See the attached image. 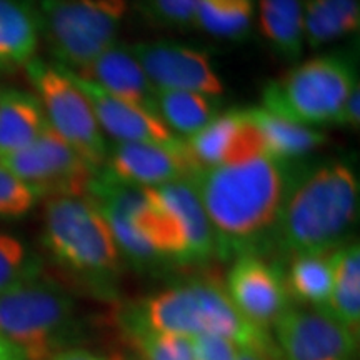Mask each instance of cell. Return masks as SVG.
<instances>
[{"label":"cell","mask_w":360,"mask_h":360,"mask_svg":"<svg viewBox=\"0 0 360 360\" xmlns=\"http://www.w3.org/2000/svg\"><path fill=\"white\" fill-rule=\"evenodd\" d=\"M130 51L155 89L191 90L214 97L224 92L209 56L192 45L155 40L130 45Z\"/></svg>","instance_id":"12"},{"label":"cell","mask_w":360,"mask_h":360,"mask_svg":"<svg viewBox=\"0 0 360 360\" xmlns=\"http://www.w3.org/2000/svg\"><path fill=\"white\" fill-rule=\"evenodd\" d=\"M24 69L49 127L98 172L105 164L109 142L82 90L75 85L65 67L56 62L35 57Z\"/></svg>","instance_id":"8"},{"label":"cell","mask_w":360,"mask_h":360,"mask_svg":"<svg viewBox=\"0 0 360 360\" xmlns=\"http://www.w3.org/2000/svg\"><path fill=\"white\" fill-rule=\"evenodd\" d=\"M272 335L283 360L357 359L359 337L321 310L292 305Z\"/></svg>","instance_id":"11"},{"label":"cell","mask_w":360,"mask_h":360,"mask_svg":"<svg viewBox=\"0 0 360 360\" xmlns=\"http://www.w3.org/2000/svg\"><path fill=\"white\" fill-rule=\"evenodd\" d=\"M247 115L262 137L265 154L285 164L305 159L327 142L322 130L292 122L264 107L247 109Z\"/></svg>","instance_id":"19"},{"label":"cell","mask_w":360,"mask_h":360,"mask_svg":"<svg viewBox=\"0 0 360 360\" xmlns=\"http://www.w3.org/2000/svg\"><path fill=\"white\" fill-rule=\"evenodd\" d=\"M132 186L155 188L192 179L199 167L188 155L184 139L174 146L148 142H109L103 167Z\"/></svg>","instance_id":"13"},{"label":"cell","mask_w":360,"mask_h":360,"mask_svg":"<svg viewBox=\"0 0 360 360\" xmlns=\"http://www.w3.org/2000/svg\"><path fill=\"white\" fill-rule=\"evenodd\" d=\"M44 200L42 244L53 264L92 285L114 282L122 272L124 259L96 204L87 195Z\"/></svg>","instance_id":"4"},{"label":"cell","mask_w":360,"mask_h":360,"mask_svg":"<svg viewBox=\"0 0 360 360\" xmlns=\"http://www.w3.org/2000/svg\"><path fill=\"white\" fill-rule=\"evenodd\" d=\"M122 314L159 332L186 337L214 334L236 342L240 349L282 357L274 335L247 322L233 307L222 283L214 278L174 283L129 305Z\"/></svg>","instance_id":"3"},{"label":"cell","mask_w":360,"mask_h":360,"mask_svg":"<svg viewBox=\"0 0 360 360\" xmlns=\"http://www.w3.org/2000/svg\"><path fill=\"white\" fill-rule=\"evenodd\" d=\"M127 349L141 360H192V337L167 334L120 314Z\"/></svg>","instance_id":"27"},{"label":"cell","mask_w":360,"mask_h":360,"mask_svg":"<svg viewBox=\"0 0 360 360\" xmlns=\"http://www.w3.org/2000/svg\"><path fill=\"white\" fill-rule=\"evenodd\" d=\"M334 125H340V127H350L354 130L359 129L360 125V85H357L347 101L344 102L342 109L337 115Z\"/></svg>","instance_id":"32"},{"label":"cell","mask_w":360,"mask_h":360,"mask_svg":"<svg viewBox=\"0 0 360 360\" xmlns=\"http://www.w3.org/2000/svg\"><path fill=\"white\" fill-rule=\"evenodd\" d=\"M219 97L191 90L157 89L155 114L172 134L191 137L220 114Z\"/></svg>","instance_id":"25"},{"label":"cell","mask_w":360,"mask_h":360,"mask_svg":"<svg viewBox=\"0 0 360 360\" xmlns=\"http://www.w3.org/2000/svg\"><path fill=\"white\" fill-rule=\"evenodd\" d=\"M134 6L143 19L160 29H195L199 0H134Z\"/></svg>","instance_id":"29"},{"label":"cell","mask_w":360,"mask_h":360,"mask_svg":"<svg viewBox=\"0 0 360 360\" xmlns=\"http://www.w3.org/2000/svg\"><path fill=\"white\" fill-rule=\"evenodd\" d=\"M35 8L53 62L80 74L117 42L127 0H35Z\"/></svg>","instance_id":"7"},{"label":"cell","mask_w":360,"mask_h":360,"mask_svg":"<svg viewBox=\"0 0 360 360\" xmlns=\"http://www.w3.org/2000/svg\"><path fill=\"white\" fill-rule=\"evenodd\" d=\"M75 85L82 90L92 107L98 127L115 142H148L174 146L182 139L172 134L159 117L117 98L92 80L67 69Z\"/></svg>","instance_id":"15"},{"label":"cell","mask_w":360,"mask_h":360,"mask_svg":"<svg viewBox=\"0 0 360 360\" xmlns=\"http://www.w3.org/2000/svg\"><path fill=\"white\" fill-rule=\"evenodd\" d=\"M240 347L225 337L204 334L192 337V360H237Z\"/></svg>","instance_id":"31"},{"label":"cell","mask_w":360,"mask_h":360,"mask_svg":"<svg viewBox=\"0 0 360 360\" xmlns=\"http://www.w3.org/2000/svg\"><path fill=\"white\" fill-rule=\"evenodd\" d=\"M49 360H109V359H103V357H101V355L90 352V350H87V349H82V347H77V345H74V347L60 350V352L52 355Z\"/></svg>","instance_id":"33"},{"label":"cell","mask_w":360,"mask_h":360,"mask_svg":"<svg viewBox=\"0 0 360 360\" xmlns=\"http://www.w3.org/2000/svg\"><path fill=\"white\" fill-rule=\"evenodd\" d=\"M0 164L32 188L40 199L87 195L96 175V170L49 125L30 146L0 159Z\"/></svg>","instance_id":"9"},{"label":"cell","mask_w":360,"mask_h":360,"mask_svg":"<svg viewBox=\"0 0 360 360\" xmlns=\"http://www.w3.org/2000/svg\"><path fill=\"white\" fill-rule=\"evenodd\" d=\"M184 142L199 169L233 164L265 154L262 137L247 115V109L219 114L199 132L184 139Z\"/></svg>","instance_id":"14"},{"label":"cell","mask_w":360,"mask_h":360,"mask_svg":"<svg viewBox=\"0 0 360 360\" xmlns=\"http://www.w3.org/2000/svg\"><path fill=\"white\" fill-rule=\"evenodd\" d=\"M0 335L27 360H49L79 339L77 305L69 292L40 272L0 292Z\"/></svg>","instance_id":"5"},{"label":"cell","mask_w":360,"mask_h":360,"mask_svg":"<svg viewBox=\"0 0 360 360\" xmlns=\"http://www.w3.org/2000/svg\"><path fill=\"white\" fill-rule=\"evenodd\" d=\"M224 289L247 322L270 334L278 319L294 305L283 267L265 255L242 254L233 259Z\"/></svg>","instance_id":"10"},{"label":"cell","mask_w":360,"mask_h":360,"mask_svg":"<svg viewBox=\"0 0 360 360\" xmlns=\"http://www.w3.org/2000/svg\"><path fill=\"white\" fill-rule=\"evenodd\" d=\"M0 360H27L19 347L7 340L6 337L0 335Z\"/></svg>","instance_id":"34"},{"label":"cell","mask_w":360,"mask_h":360,"mask_svg":"<svg viewBox=\"0 0 360 360\" xmlns=\"http://www.w3.org/2000/svg\"><path fill=\"white\" fill-rule=\"evenodd\" d=\"M332 290L323 314L360 335V245L350 240L332 254Z\"/></svg>","instance_id":"21"},{"label":"cell","mask_w":360,"mask_h":360,"mask_svg":"<svg viewBox=\"0 0 360 360\" xmlns=\"http://www.w3.org/2000/svg\"><path fill=\"white\" fill-rule=\"evenodd\" d=\"M109 360H141L135 355L134 352H130V350H114L109 357H107Z\"/></svg>","instance_id":"36"},{"label":"cell","mask_w":360,"mask_h":360,"mask_svg":"<svg viewBox=\"0 0 360 360\" xmlns=\"http://www.w3.org/2000/svg\"><path fill=\"white\" fill-rule=\"evenodd\" d=\"M259 30L283 60L304 52V0H259Z\"/></svg>","instance_id":"22"},{"label":"cell","mask_w":360,"mask_h":360,"mask_svg":"<svg viewBox=\"0 0 360 360\" xmlns=\"http://www.w3.org/2000/svg\"><path fill=\"white\" fill-rule=\"evenodd\" d=\"M295 165L259 154L193 175L219 257L267 254Z\"/></svg>","instance_id":"1"},{"label":"cell","mask_w":360,"mask_h":360,"mask_svg":"<svg viewBox=\"0 0 360 360\" xmlns=\"http://www.w3.org/2000/svg\"><path fill=\"white\" fill-rule=\"evenodd\" d=\"M39 44L35 0H0V72L24 69Z\"/></svg>","instance_id":"18"},{"label":"cell","mask_w":360,"mask_h":360,"mask_svg":"<svg viewBox=\"0 0 360 360\" xmlns=\"http://www.w3.org/2000/svg\"><path fill=\"white\" fill-rule=\"evenodd\" d=\"M255 0H199L195 29L212 37L245 40L254 22Z\"/></svg>","instance_id":"26"},{"label":"cell","mask_w":360,"mask_h":360,"mask_svg":"<svg viewBox=\"0 0 360 360\" xmlns=\"http://www.w3.org/2000/svg\"><path fill=\"white\" fill-rule=\"evenodd\" d=\"M79 75L96 82L98 87L120 101L157 115V89L148 80L137 58L134 57L130 45L119 42L110 45Z\"/></svg>","instance_id":"16"},{"label":"cell","mask_w":360,"mask_h":360,"mask_svg":"<svg viewBox=\"0 0 360 360\" xmlns=\"http://www.w3.org/2000/svg\"><path fill=\"white\" fill-rule=\"evenodd\" d=\"M39 200L32 188L0 164V220L25 217Z\"/></svg>","instance_id":"30"},{"label":"cell","mask_w":360,"mask_h":360,"mask_svg":"<svg viewBox=\"0 0 360 360\" xmlns=\"http://www.w3.org/2000/svg\"><path fill=\"white\" fill-rule=\"evenodd\" d=\"M40 272L42 264L25 242L12 233L0 232V292Z\"/></svg>","instance_id":"28"},{"label":"cell","mask_w":360,"mask_h":360,"mask_svg":"<svg viewBox=\"0 0 360 360\" xmlns=\"http://www.w3.org/2000/svg\"><path fill=\"white\" fill-rule=\"evenodd\" d=\"M237 360H283V359L281 355L262 352V350L240 349V352L237 355Z\"/></svg>","instance_id":"35"},{"label":"cell","mask_w":360,"mask_h":360,"mask_svg":"<svg viewBox=\"0 0 360 360\" xmlns=\"http://www.w3.org/2000/svg\"><path fill=\"white\" fill-rule=\"evenodd\" d=\"M359 212L360 184L349 160L295 165L270 250L283 257L334 252L350 242Z\"/></svg>","instance_id":"2"},{"label":"cell","mask_w":360,"mask_h":360,"mask_svg":"<svg viewBox=\"0 0 360 360\" xmlns=\"http://www.w3.org/2000/svg\"><path fill=\"white\" fill-rule=\"evenodd\" d=\"M154 191L177 225L186 247L187 265L205 264L217 255L212 227L192 180H177Z\"/></svg>","instance_id":"17"},{"label":"cell","mask_w":360,"mask_h":360,"mask_svg":"<svg viewBox=\"0 0 360 360\" xmlns=\"http://www.w3.org/2000/svg\"><path fill=\"white\" fill-rule=\"evenodd\" d=\"M332 254H297L289 257L283 278L292 304L323 312L332 290Z\"/></svg>","instance_id":"23"},{"label":"cell","mask_w":360,"mask_h":360,"mask_svg":"<svg viewBox=\"0 0 360 360\" xmlns=\"http://www.w3.org/2000/svg\"><path fill=\"white\" fill-rule=\"evenodd\" d=\"M47 127L34 94L8 89L0 92V159L30 146Z\"/></svg>","instance_id":"20"},{"label":"cell","mask_w":360,"mask_h":360,"mask_svg":"<svg viewBox=\"0 0 360 360\" xmlns=\"http://www.w3.org/2000/svg\"><path fill=\"white\" fill-rule=\"evenodd\" d=\"M359 0H304V40L321 49L359 32Z\"/></svg>","instance_id":"24"},{"label":"cell","mask_w":360,"mask_h":360,"mask_svg":"<svg viewBox=\"0 0 360 360\" xmlns=\"http://www.w3.org/2000/svg\"><path fill=\"white\" fill-rule=\"evenodd\" d=\"M357 85L354 53H322L295 65L283 77L270 80L262 90V107L292 122L323 127L335 122Z\"/></svg>","instance_id":"6"}]
</instances>
